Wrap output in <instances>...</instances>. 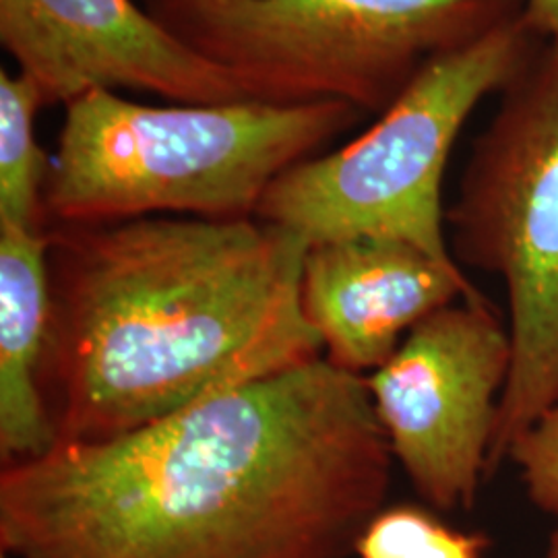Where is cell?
<instances>
[{
  "label": "cell",
  "instance_id": "6da1fadb",
  "mask_svg": "<svg viewBox=\"0 0 558 558\" xmlns=\"http://www.w3.org/2000/svg\"><path fill=\"white\" fill-rule=\"evenodd\" d=\"M393 453L366 379L327 359L0 474L11 558H354Z\"/></svg>",
  "mask_w": 558,
  "mask_h": 558
},
{
  "label": "cell",
  "instance_id": "7a4b0ae2",
  "mask_svg": "<svg viewBox=\"0 0 558 558\" xmlns=\"http://www.w3.org/2000/svg\"><path fill=\"white\" fill-rule=\"evenodd\" d=\"M308 244L276 223L147 216L48 232L59 440H110L323 359Z\"/></svg>",
  "mask_w": 558,
  "mask_h": 558
},
{
  "label": "cell",
  "instance_id": "3957f363",
  "mask_svg": "<svg viewBox=\"0 0 558 558\" xmlns=\"http://www.w3.org/2000/svg\"><path fill=\"white\" fill-rule=\"evenodd\" d=\"M64 108L41 193L59 226L255 218L283 172L364 119L343 101L151 106L106 89Z\"/></svg>",
  "mask_w": 558,
  "mask_h": 558
},
{
  "label": "cell",
  "instance_id": "277c9868",
  "mask_svg": "<svg viewBox=\"0 0 558 558\" xmlns=\"http://www.w3.org/2000/svg\"><path fill=\"white\" fill-rule=\"evenodd\" d=\"M525 0H147L248 100L343 101L380 117L439 57L521 17Z\"/></svg>",
  "mask_w": 558,
  "mask_h": 558
},
{
  "label": "cell",
  "instance_id": "5b68a950",
  "mask_svg": "<svg viewBox=\"0 0 558 558\" xmlns=\"http://www.w3.org/2000/svg\"><path fill=\"white\" fill-rule=\"evenodd\" d=\"M459 265L505 283L513 343L488 478L558 401V41H539L499 92L447 207Z\"/></svg>",
  "mask_w": 558,
  "mask_h": 558
},
{
  "label": "cell",
  "instance_id": "8992f818",
  "mask_svg": "<svg viewBox=\"0 0 558 558\" xmlns=\"http://www.w3.org/2000/svg\"><path fill=\"white\" fill-rule=\"evenodd\" d=\"M539 41L518 20L433 60L368 131L283 172L255 218L299 234L308 246L399 240L459 265L445 230L447 163L474 110L499 94Z\"/></svg>",
  "mask_w": 558,
  "mask_h": 558
},
{
  "label": "cell",
  "instance_id": "52a82bcc",
  "mask_svg": "<svg viewBox=\"0 0 558 558\" xmlns=\"http://www.w3.org/2000/svg\"><path fill=\"white\" fill-rule=\"evenodd\" d=\"M511 368L509 325L484 296L420 320L366 379L393 459L430 509L474 507Z\"/></svg>",
  "mask_w": 558,
  "mask_h": 558
},
{
  "label": "cell",
  "instance_id": "ba28073f",
  "mask_svg": "<svg viewBox=\"0 0 558 558\" xmlns=\"http://www.w3.org/2000/svg\"><path fill=\"white\" fill-rule=\"evenodd\" d=\"M0 44L46 106L106 92L174 104L248 100L236 80L133 0H0Z\"/></svg>",
  "mask_w": 558,
  "mask_h": 558
},
{
  "label": "cell",
  "instance_id": "9c48e42d",
  "mask_svg": "<svg viewBox=\"0 0 558 558\" xmlns=\"http://www.w3.org/2000/svg\"><path fill=\"white\" fill-rule=\"evenodd\" d=\"M478 299L484 294L459 265L399 240L320 242L304 257V317L327 360L360 377L391 359L420 320L459 300Z\"/></svg>",
  "mask_w": 558,
  "mask_h": 558
},
{
  "label": "cell",
  "instance_id": "30bf717a",
  "mask_svg": "<svg viewBox=\"0 0 558 558\" xmlns=\"http://www.w3.org/2000/svg\"><path fill=\"white\" fill-rule=\"evenodd\" d=\"M48 325V232L0 223V456L4 465L40 458L59 440L38 385Z\"/></svg>",
  "mask_w": 558,
  "mask_h": 558
},
{
  "label": "cell",
  "instance_id": "8fae6325",
  "mask_svg": "<svg viewBox=\"0 0 558 558\" xmlns=\"http://www.w3.org/2000/svg\"><path fill=\"white\" fill-rule=\"evenodd\" d=\"M46 106L38 85L20 71L0 69V223L41 228L48 163L36 141Z\"/></svg>",
  "mask_w": 558,
  "mask_h": 558
},
{
  "label": "cell",
  "instance_id": "7c38bea8",
  "mask_svg": "<svg viewBox=\"0 0 558 558\" xmlns=\"http://www.w3.org/2000/svg\"><path fill=\"white\" fill-rule=\"evenodd\" d=\"M422 505L383 507L356 542L354 558H484L490 538L449 525Z\"/></svg>",
  "mask_w": 558,
  "mask_h": 558
},
{
  "label": "cell",
  "instance_id": "4fadbf2b",
  "mask_svg": "<svg viewBox=\"0 0 558 558\" xmlns=\"http://www.w3.org/2000/svg\"><path fill=\"white\" fill-rule=\"evenodd\" d=\"M505 461L518 465L532 505L558 515V401L511 442Z\"/></svg>",
  "mask_w": 558,
  "mask_h": 558
},
{
  "label": "cell",
  "instance_id": "5bb4252c",
  "mask_svg": "<svg viewBox=\"0 0 558 558\" xmlns=\"http://www.w3.org/2000/svg\"><path fill=\"white\" fill-rule=\"evenodd\" d=\"M519 20L534 38L558 41V0H525Z\"/></svg>",
  "mask_w": 558,
  "mask_h": 558
},
{
  "label": "cell",
  "instance_id": "9a60e30c",
  "mask_svg": "<svg viewBox=\"0 0 558 558\" xmlns=\"http://www.w3.org/2000/svg\"><path fill=\"white\" fill-rule=\"evenodd\" d=\"M544 558H558V525L557 530L553 532L550 542H548V550H546V557Z\"/></svg>",
  "mask_w": 558,
  "mask_h": 558
},
{
  "label": "cell",
  "instance_id": "2e32d148",
  "mask_svg": "<svg viewBox=\"0 0 558 558\" xmlns=\"http://www.w3.org/2000/svg\"><path fill=\"white\" fill-rule=\"evenodd\" d=\"M0 558H11V557H7V555H2V557H0Z\"/></svg>",
  "mask_w": 558,
  "mask_h": 558
}]
</instances>
